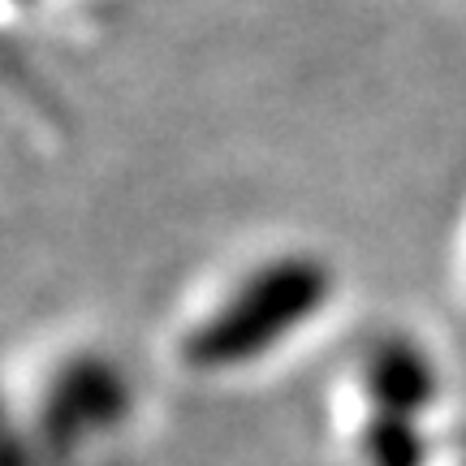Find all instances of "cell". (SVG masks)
Returning a JSON list of instances; mask_svg holds the SVG:
<instances>
[{
    "instance_id": "obj_3",
    "label": "cell",
    "mask_w": 466,
    "mask_h": 466,
    "mask_svg": "<svg viewBox=\"0 0 466 466\" xmlns=\"http://www.w3.org/2000/svg\"><path fill=\"white\" fill-rule=\"evenodd\" d=\"M363 389L371 415L423 419L441 398V371L415 337H380L363 359Z\"/></svg>"
},
{
    "instance_id": "obj_1",
    "label": "cell",
    "mask_w": 466,
    "mask_h": 466,
    "mask_svg": "<svg viewBox=\"0 0 466 466\" xmlns=\"http://www.w3.org/2000/svg\"><path fill=\"white\" fill-rule=\"evenodd\" d=\"M337 277L319 255L281 250L233 277L177 337V359L195 376H229L281 354L333 302Z\"/></svg>"
},
{
    "instance_id": "obj_2",
    "label": "cell",
    "mask_w": 466,
    "mask_h": 466,
    "mask_svg": "<svg viewBox=\"0 0 466 466\" xmlns=\"http://www.w3.org/2000/svg\"><path fill=\"white\" fill-rule=\"evenodd\" d=\"M126 384L100 359H69L52 376L44 406H39V432L48 453H74L86 436H108L126 419Z\"/></svg>"
}]
</instances>
